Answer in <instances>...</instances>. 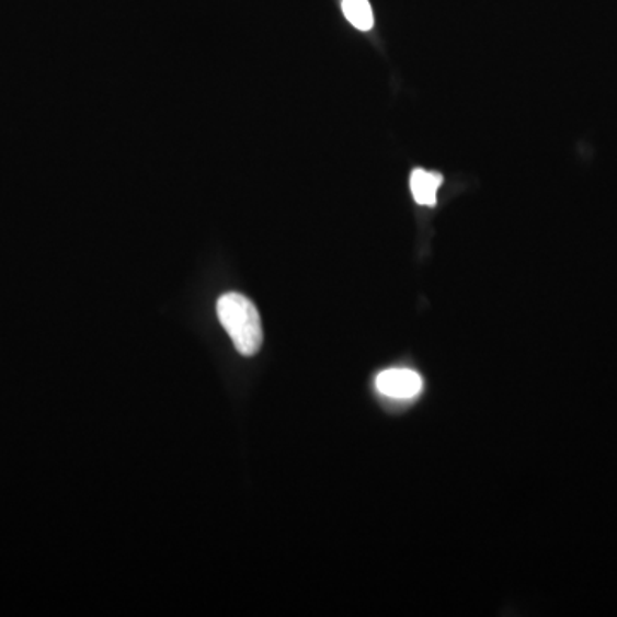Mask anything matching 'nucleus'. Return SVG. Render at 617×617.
Listing matches in <instances>:
<instances>
[{
  "mask_svg": "<svg viewBox=\"0 0 617 617\" xmlns=\"http://www.w3.org/2000/svg\"><path fill=\"white\" fill-rule=\"evenodd\" d=\"M217 315L239 354L251 357L260 352L263 345V324L251 299L236 292L221 295L217 302Z\"/></svg>",
  "mask_w": 617,
  "mask_h": 617,
  "instance_id": "1",
  "label": "nucleus"
},
{
  "mask_svg": "<svg viewBox=\"0 0 617 617\" xmlns=\"http://www.w3.org/2000/svg\"><path fill=\"white\" fill-rule=\"evenodd\" d=\"M376 388L379 393L391 400H412L421 395L424 381H422L421 374L415 370L395 367V369H386L378 374Z\"/></svg>",
  "mask_w": 617,
  "mask_h": 617,
  "instance_id": "2",
  "label": "nucleus"
},
{
  "mask_svg": "<svg viewBox=\"0 0 617 617\" xmlns=\"http://www.w3.org/2000/svg\"><path fill=\"white\" fill-rule=\"evenodd\" d=\"M443 175L429 170L415 169L410 175V191L413 199L421 206H434L437 203V191L443 185Z\"/></svg>",
  "mask_w": 617,
  "mask_h": 617,
  "instance_id": "3",
  "label": "nucleus"
},
{
  "mask_svg": "<svg viewBox=\"0 0 617 617\" xmlns=\"http://www.w3.org/2000/svg\"><path fill=\"white\" fill-rule=\"evenodd\" d=\"M343 14L361 32H369L374 26V12L369 0H343Z\"/></svg>",
  "mask_w": 617,
  "mask_h": 617,
  "instance_id": "4",
  "label": "nucleus"
}]
</instances>
